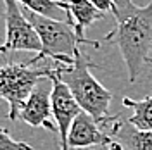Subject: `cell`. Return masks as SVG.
<instances>
[{
	"mask_svg": "<svg viewBox=\"0 0 152 150\" xmlns=\"http://www.w3.org/2000/svg\"><path fill=\"white\" fill-rule=\"evenodd\" d=\"M116 26L102 40L119 48L128 69L130 83L138 81L145 64H151L152 50V0L137 5L132 0H114L111 9Z\"/></svg>",
	"mask_w": 152,
	"mask_h": 150,
	"instance_id": "1",
	"label": "cell"
},
{
	"mask_svg": "<svg viewBox=\"0 0 152 150\" xmlns=\"http://www.w3.org/2000/svg\"><path fill=\"white\" fill-rule=\"evenodd\" d=\"M54 66H56V74L66 83L83 112L90 114L100 126H111L118 119V116L109 114L113 93L99 83L95 76L90 73V67H95V64L81 48L76 50L75 62L71 66H62V64H54Z\"/></svg>",
	"mask_w": 152,
	"mask_h": 150,
	"instance_id": "2",
	"label": "cell"
},
{
	"mask_svg": "<svg viewBox=\"0 0 152 150\" xmlns=\"http://www.w3.org/2000/svg\"><path fill=\"white\" fill-rule=\"evenodd\" d=\"M24 16L33 24L38 38L42 42V50L29 60L31 66H37L40 60L45 57H50L54 64H62V66H71L75 62L76 50L80 45V38L76 36V31L73 23L69 21H61V19H50L45 16H40L33 10H28L23 7Z\"/></svg>",
	"mask_w": 152,
	"mask_h": 150,
	"instance_id": "3",
	"label": "cell"
},
{
	"mask_svg": "<svg viewBox=\"0 0 152 150\" xmlns=\"http://www.w3.org/2000/svg\"><path fill=\"white\" fill-rule=\"evenodd\" d=\"M54 66L35 67L29 62H9L0 66V98L9 103V119L16 121L21 107L31 92L45 78L50 79L54 74Z\"/></svg>",
	"mask_w": 152,
	"mask_h": 150,
	"instance_id": "4",
	"label": "cell"
},
{
	"mask_svg": "<svg viewBox=\"0 0 152 150\" xmlns=\"http://www.w3.org/2000/svg\"><path fill=\"white\" fill-rule=\"evenodd\" d=\"M4 23H5V40L0 45V54L9 55L18 50L38 54L42 50V42L33 24L24 16L19 2L4 0Z\"/></svg>",
	"mask_w": 152,
	"mask_h": 150,
	"instance_id": "5",
	"label": "cell"
},
{
	"mask_svg": "<svg viewBox=\"0 0 152 150\" xmlns=\"http://www.w3.org/2000/svg\"><path fill=\"white\" fill-rule=\"evenodd\" d=\"M50 83H52V93H50V97H52V116H54L57 131H59V140H61L59 150H69V145H67L69 130H71V124L75 121V117L81 112V107L78 105L75 97L71 95L66 83L56 74V69H54V74L50 76Z\"/></svg>",
	"mask_w": 152,
	"mask_h": 150,
	"instance_id": "6",
	"label": "cell"
},
{
	"mask_svg": "<svg viewBox=\"0 0 152 150\" xmlns=\"http://www.w3.org/2000/svg\"><path fill=\"white\" fill-rule=\"evenodd\" d=\"M52 90H47L45 86H37L31 95L23 103L19 119L24 121L29 126H40L47 128L50 131H57L56 121H52Z\"/></svg>",
	"mask_w": 152,
	"mask_h": 150,
	"instance_id": "7",
	"label": "cell"
},
{
	"mask_svg": "<svg viewBox=\"0 0 152 150\" xmlns=\"http://www.w3.org/2000/svg\"><path fill=\"white\" fill-rule=\"evenodd\" d=\"M99 126L100 124L90 114L81 111L75 117V121L71 124V130H69V136H67L69 150H80L94 147V145H111V143H114L111 135L104 133Z\"/></svg>",
	"mask_w": 152,
	"mask_h": 150,
	"instance_id": "8",
	"label": "cell"
},
{
	"mask_svg": "<svg viewBox=\"0 0 152 150\" xmlns=\"http://www.w3.org/2000/svg\"><path fill=\"white\" fill-rule=\"evenodd\" d=\"M104 16L105 12L99 10L90 0H67V19L69 23H73L76 36L80 38L83 45H90L95 48L100 47V42L85 38V29L92 26L95 21L104 19Z\"/></svg>",
	"mask_w": 152,
	"mask_h": 150,
	"instance_id": "9",
	"label": "cell"
},
{
	"mask_svg": "<svg viewBox=\"0 0 152 150\" xmlns=\"http://www.w3.org/2000/svg\"><path fill=\"white\" fill-rule=\"evenodd\" d=\"M111 138L119 143L123 150H152V131H143L135 128L128 119L118 116V119L109 126Z\"/></svg>",
	"mask_w": 152,
	"mask_h": 150,
	"instance_id": "10",
	"label": "cell"
},
{
	"mask_svg": "<svg viewBox=\"0 0 152 150\" xmlns=\"http://www.w3.org/2000/svg\"><path fill=\"white\" fill-rule=\"evenodd\" d=\"M123 105L133 111L132 117L128 121L135 128L143 130V131H152V95L145 97L142 100H133V98L124 97Z\"/></svg>",
	"mask_w": 152,
	"mask_h": 150,
	"instance_id": "11",
	"label": "cell"
},
{
	"mask_svg": "<svg viewBox=\"0 0 152 150\" xmlns=\"http://www.w3.org/2000/svg\"><path fill=\"white\" fill-rule=\"evenodd\" d=\"M24 9L50 19H67V0H16Z\"/></svg>",
	"mask_w": 152,
	"mask_h": 150,
	"instance_id": "12",
	"label": "cell"
},
{
	"mask_svg": "<svg viewBox=\"0 0 152 150\" xmlns=\"http://www.w3.org/2000/svg\"><path fill=\"white\" fill-rule=\"evenodd\" d=\"M0 150H35L26 141L14 140L7 128L0 126Z\"/></svg>",
	"mask_w": 152,
	"mask_h": 150,
	"instance_id": "13",
	"label": "cell"
},
{
	"mask_svg": "<svg viewBox=\"0 0 152 150\" xmlns=\"http://www.w3.org/2000/svg\"><path fill=\"white\" fill-rule=\"evenodd\" d=\"M90 2L102 12H111V9L114 5V0H90Z\"/></svg>",
	"mask_w": 152,
	"mask_h": 150,
	"instance_id": "14",
	"label": "cell"
},
{
	"mask_svg": "<svg viewBox=\"0 0 152 150\" xmlns=\"http://www.w3.org/2000/svg\"><path fill=\"white\" fill-rule=\"evenodd\" d=\"M107 150H123V147H121L119 143H116V141H114V143L109 145V149H107Z\"/></svg>",
	"mask_w": 152,
	"mask_h": 150,
	"instance_id": "15",
	"label": "cell"
},
{
	"mask_svg": "<svg viewBox=\"0 0 152 150\" xmlns=\"http://www.w3.org/2000/svg\"><path fill=\"white\" fill-rule=\"evenodd\" d=\"M151 64H152V60H151Z\"/></svg>",
	"mask_w": 152,
	"mask_h": 150,
	"instance_id": "16",
	"label": "cell"
}]
</instances>
